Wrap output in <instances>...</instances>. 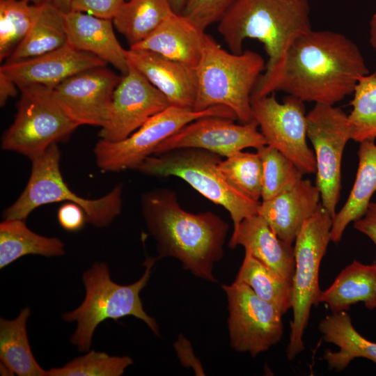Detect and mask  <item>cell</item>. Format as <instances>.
I'll list each match as a JSON object with an SVG mask.
<instances>
[{"instance_id": "1", "label": "cell", "mask_w": 376, "mask_h": 376, "mask_svg": "<svg viewBox=\"0 0 376 376\" xmlns=\"http://www.w3.org/2000/svg\"><path fill=\"white\" fill-rule=\"evenodd\" d=\"M369 69L356 43L345 35L313 29L289 47L275 85L303 102L334 105L354 93Z\"/></svg>"}, {"instance_id": "2", "label": "cell", "mask_w": 376, "mask_h": 376, "mask_svg": "<svg viewBox=\"0 0 376 376\" xmlns=\"http://www.w3.org/2000/svg\"><path fill=\"white\" fill-rule=\"evenodd\" d=\"M141 207L146 228L156 242L158 260L175 258L196 277L217 281L213 267L223 257L229 229L224 220L211 212L185 211L169 189L143 193Z\"/></svg>"}, {"instance_id": "3", "label": "cell", "mask_w": 376, "mask_h": 376, "mask_svg": "<svg viewBox=\"0 0 376 376\" xmlns=\"http://www.w3.org/2000/svg\"><path fill=\"white\" fill-rule=\"evenodd\" d=\"M312 29L308 0H236L219 20L218 31L232 53L243 52L244 41L256 39L268 56L251 100L274 93L288 50Z\"/></svg>"}, {"instance_id": "4", "label": "cell", "mask_w": 376, "mask_h": 376, "mask_svg": "<svg viewBox=\"0 0 376 376\" xmlns=\"http://www.w3.org/2000/svg\"><path fill=\"white\" fill-rule=\"evenodd\" d=\"M157 260V257H146L142 276L126 285L111 280L109 269L104 262L95 263L83 274L84 299L77 308L63 313L61 317L65 322L77 323L70 342L79 352L90 350L96 328L108 319L117 321L132 315L143 321L155 335L159 336L157 322L146 313L140 298V292L147 285Z\"/></svg>"}, {"instance_id": "5", "label": "cell", "mask_w": 376, "mask_h": 376, "mask_svg": "<svg viewBox=\"0 0 376 376\" xmlns=\"http://www.w3.org/2000/svg\"><path fill=\"white\" fill-rule=\"evenodd\" d=\"M265 66L258 53L249 49L241 54L228 52L205 34L196 67L198 83L193 109L223 105L234 112L240 123L251 122L252 92Z\"/></svg>"}, {"instance_id": "6", "label": "cell", "mask_w": 376, "mask_h": 376, "mask_svg": "<svg viewBox=\"0 0 376 376\" xmlns=\"http://www.w3.org/2000/svg\"><path fill=\"white\" fill-rule=\"evenodd\" d=\"M221 160V156L206 150L182 148L152 155L136 170L151 176L182 178L228 210L234 230L242 220L258 214L260 202L244 195L226 180L219 169Z\"/></svg>"}, {"instance_id": "7", "label": "cell", "mask_w": 376, "mask_h": 376, "mask_svg": "<svg viewBox=\"0 0 376 376\" xmlns=\"http://www.w3.org/2000/svg\"><path fill=\"white\" fill-rule=\"evenodd\" d=\"M61 152L57 143L50 146L31 161V175L19 198L3 212L4 219L25 220L36 208L52 203L67 201L79 205L85 212L86 222L95 227L110 225L123 205V186L118 185L97 199H86L72 192L60 170Z\"/></svg>"}, {"instance_id": "8", "label": "cell", "mask_w": 376, "mask_h": 376, "mask_svg": "<svg viewBox=\"0 0 376 376\" xmlns=\"http://www.w3.org/2000/svg\"><path fill=\"white\" fill-rule=\"evenodd\" d=\"M332 216L320 203L315 213L303 225L295 241V269L292 280V320L286 354L294 359L304 350L303 335L313 306L320 302L321 261L331 241Z\"/></svg>"}, {"instance_id": "9", "label": "cell", "mask_w": 376, "mask_h": 376, "mask_svg": "<svg viewBox=\"0 0 376 376\" xmlns=\"http://www.w3.org/2000/svg\"><path fill=\"white\" fill-rule=\"evenodd\" d=\"M19 88L17 113L2 138L1 148L32 161L52 144L65 141L80 125L57 102L52 88L40 85Z\"/></svg>"}, {"instance_id": "10", "label": "cell", "mask_w": 376, "mask_h": 376, "mask_svg": "<svg viewBox=\"0 0 376 376\" xmlns=\"http://www.w3.org/2000/svg\"><path fill=\"white\" fill-rule=\"evenodd\" d=\"M219 116L236 120L228 107L217 105L203 111L169 106L150 118L124 140L109 142L100 139L93 152L98 168L107 172L136 169L165 139L187 124L202 117Z\"/></svg>"}, {"instance_id": "11", "label": "cell", "mask_w": 376, "mask_h": 376, "mask_svg": "<svg viewBox=\"0 0 376 376\" xmlns=\"http://www.w3.org/2000/svg\"><path fill=\"white\" fill-rule=\"evenodd\" d=\"M306 117L307 137L316 162L315 185L321 204L334 217L340 196L342 157L352 139L348 115L334 105L315 104Z\"/></svg>"}, {"instance_id": "12", "label": "cell", "mask_w": 376, "mask_h": 376, "mask_svg": "<svg viewBox=\"0 0 376 376\" xmlns=\"http://www.w3.org/2000/svg\"><path fill=\"white\" fill-rule=\"evenodd\" d=\"M228 301L230 346L255 357L278 343L283 334V315L247 285H222Z\"/></svg>"}, {"instance_id": "13", "label": "cell", "mask_w": 376, "mask_h": 376, "mask_svg": "<svg viewBox=\"0 0 376 376\" xmlns=\"http://www.w3.org/2000/svg\"><path fill=\"white\" fill-rule=\"evenodd\" d=\"M251 108L267 145L290 159L303 174L315 173L314 152L306 141L304 102L288 95L279 102L273 93L251 100Z\"/></svg>"}, {"instance_id": "14", "label": "cell", "mask_w": 376, "mask_h": 376, "mask_svg": "<svg viewBox=\"0 0 376 376\" xmlns=\"http://www.w3.org/2000/svg\"><path fill=\"white\" fill-rule=\"evenodd\" d=\"M116 88L108 120L99 133L100 139H125L150 118L171 106L169 100L133 65Z\"/></svg>"}, {"instance_id": "15", "label": "cell", "mask_w": 376, "mask_h": 376, "mask_svg": "<svg viewBox=\"0 0 376 376\" xmlns=\"http://www.w3.org/2000/svg\"><path fill=\"white\" fill-rule=\"evenodd\" d=\"M233 120L219 116L198 118L163 141L153 155L178 148H196L227 157L246 148L258 149L267 145L258 130L256 120L245 124H235Z\"/></svg>"}, {"instance_id": "16", "label": "cell", "mask_w": 376, "mask_h": 376, "mask_svg": "<svg viewBox=\"0 0 376 376\" xmlns=\"http://www.w3.org/2000/svg\"><path fill=\"white\" fill-rule=\"evenodd\" d=\"M122 76L105 66L79 72L52 88L54 98L79 125L106 124L114 91Z\"/></svg>"}, {"instance_id": "17", "label": "cell", "mask_w": 376, "mask_h": 376, "mask_svg": "<svg viewBox=\"0 0 376 376\" xmlns=\"http://www.w3.org/2000/svg\"><path fill=\"white\" fill-rule=\"evenodd\" d=\"M96 56L79 51L68 43L44 54L16 61L4 62L0 72L18 88L40 85L53 88L68 77L85 70L105 66Z\"/></svg>"}, {"instance_id": "18", "label": "cell", "mask_w": 376, "mask_h": 376, "mask_svg": "<svg viewBox=\"0 0 376 376\" xmlns=\"http://www.w3.org/2000/svg\"><path fill=\"white\" fill-rule=\"evenodd\" d=\"M125 56L128 63L164 94L171 106L193 109L198 83L196 68L146 50L130 48Z\"/></svg>"}, {"instance_id": "19", "label": "cell", "mask_w": 376, "mask_h": 376, "mask_svg": "<svg viewBox=\"0 0 376 376\" xmlns=\"http://www.w3.org/2000/svg\"><path fill=\"white\" fill-rule=\"evenodd\" d=\"M320 192L309 180H301L291 189L262 201L258 214L281 240L293 244L304 223L320 205Z\"/></svg>"}, {"instance_id": "20", "label": "cell", "mask_w": 376, "mask_h": 376, "mask_svg": "<svg viewBox=\"0 0 376 376\" xmlns=\"http://www.w3.org/2000/svg\"><path fill=\"white\" fill-rule=\"evenodd\" d=\"M63 19L70 45L111 64L123 75L127 72L126 49L116 37L112 19L72 10L63 13Z\"/></svg>"}, {"instance_id": "21", "label": "cell", "mask_w": 376, "mask_h": 376, "mask_svg": "<svg viewBox=\"0 0 376 376\" xmlns=\"http://www.w3.org/2000/svg\"><path fill=\"white\" fill-rule=\"evenodd\" d=\"M237 245L260 260L283 279L292 281L295 269L294 246L281 240L265 219L256 214L242 220L233 230L228 242Z\"/></svg>"}, {"instance_id": "22", "label": "cell", "mask_w": 376, "mask_h": 376, "mask_svg": "<svg viewBox=\"0 0 376 376\" xmlns=\"http://www.w3.org/2000/svg\"><path fill=\"white\" fill-rule=\"evenodd\" d=\"M205 33L182 14L173 13L148 37L130 49L146 50L196 68L201 59Z\"/></svg>"}, {"instance_id": "23", "label": "cell", "mask_w": 376, "mask_h": 376, "mask_svg": "<svg viewBox=\"0 0 376 376\" xmlns=\"http://www.w3.org/2000/svg\"><path fill=\"white\" fill-rule=\"evenodd\" d=\"M318 329L324 341L333 343L339 350H326L322 359L330 370L341 371L357 358H365L376 364V343L364 338L354 327L347 311L332 313L323 318Z\"/></svg>"}, {"instance_id": "24", "label": "cell", "mask_w": 376, "mask_h": 376, "mask_svg": "<svg viewBox=\"0 0 376 376\" xmlns=\"http://www.w3.org/2000/svg\"><path fill=\"white\" fill-rule=\"evenodd\" d=\"M359 143V165L354 185L347 201L332 218L330 237L334 242L340 241L350 223L364 215L376 192V143L375 140H366Z\"/></svg>"}, {"instance_id": "25", "label": "cell", "mask_w": 376, "mask_h": 376, "mask_svg": "<svg viewBox=\"0 0 376 376\" xmlns=\"http://www.w3.org/2000/svg\"><path fill=\"white\" fill-rule=\"evenodd\" d=\"M320 302L328 305L332 313L347 311L359 302L369 310L376 309V263L353 260L322 291Z\"/></svg>"}, {"instance_id": "26", "label": "cell", "mask_w": 376, "mask_h": 376, "mask_svg": "<svg viewBox=\"0 0 376 376\" xmlns=\"http://www.w3.org/2000/svg\"><path fill=\"white\" fill-rule=\"evenodd\" d=\"M64 254L65 244L59 238L34 233L23 219H4L0 224L1 269L27 255L59 257Z\"/></svg>"}, {"instance_id": "27", "label": "cell", "mask_w": 376, "mask_h": 376, "mask_svg": "<svg viewBox=\"0 0 376 376\" xmlns=\"http://www.w3.org/2000/svg\"><path fill=\"white\" fill-rule=\"evenodd\" d=\"M30 315L29 307H25L14 320L0 318V360L19 376H47L29 344L26 323Z\"/></svg>"}, {"instance_id": "28", "label": "cell", "mask_w": 376, "mask_h": 376, "mask_svg": "<svg viewBox=\"0 0 376 376\" xmlns=\"http://www.w3.org/2000/svg\"><path fill=\"white\" fill-rule=\"evenodd\" d=\"M67 43L63 12L43 1L29 33L5 62L13 63L36 57Z\"/></svg>"}, {"instance_id": "29", "label": "cell", "mask_w": 376, "mask_h": 376, "mask_svg": "<svg viewBox=\"0 0 376 376\" xmlns=\"http://www.w3.org/2000/svg\"><path fill=\"white\" fill-rule=\"evenodd\" d=\"M173 13L168 0H128L112 22L130 47L148 37Z\"/></svg>"}, {"instance_id": "30", "label": "cell", "mask_w": 376, "mask_h": 376, "mask_svg": "<svg viewBox=\"0 0 376 376\" xmlns=\"http://www.w3.org/2000/svg\"><path fill=\"white\" fill-rule=\"evenodd\" d=\"M234 282L247 285L282 315L292 307V281L283 279L246 251Z\"/></svg>"}, {"instance_id": "31", "label": "cell", "mask_w": 376, "mask_h": 376, "mask_svg": "<svg viewBox=\"0 0 376 376\" xmlns=\"http://www.w3.org/2000/svg\"><path fill=\"white\" fill-rule=\"evenodd\" d=\"M43 1L0 0V61L6 60L27 36Z\"/></svg>"}, {"instance_id": "32", "label": "cell", "mask_w": 376, "mask_h": 376, "mask_svg": "<svg viewBox=\"0 0 376 376\" xmlns=\"http://www.w3.org/2000/svg\"><path fill=\"white\" fill-rule=\"evenodd\" d=\"M256 150L263 166L262 201L276 196L302 180L303 173L276 149L265 145Z\"/></svg>"}, {"instance_id": "33", "label": "cell", "mask_w": 376, "mask_h": 376, "mask_svg": "<svg viewBox=\"0 0 376 376\" xmlns=\"http://www.w3.org/2000/svg\"><path fill=\"white\" fill-rule=\"evenodd\" d=\"M348 118L352 139L357 142L376 139V72L361 77L350 102Z\"/></svg>"}, {"instance_id": "34", "label": "cell", "mask_w": 376, "mask_h": 376, "mask_svg": "<svg viewBox=\"0 0 376 376\" xmlns=\"http://www.w3.org/2000/svg\"><path fill=\"white\" fill-rule=\"evenodd\" d=\"M219 169L226 180L250 198L260 201L263 166L258 152L238 151L221 160Z\"/></svg>"}, {"instance_id": "35", "label": "cell", "mask_w": 376, "mask_h": 376, "mask_svg": "<svg viewBox=\"0 0 376 376\" xmlns=\"http://www.w3.org/2000/svg\"><path fill=\"white\" fill-rule=\"evenodd\" d=\"M132 363L128 356H110L92 350L62 367L47 370V376H121Z\"/></svg>"}, {"instance_id": "36", "label": "cell", "mask_w": 376, "mask_h": 376, "mask_svg": "<svg viewBox=\"0 0 376 376\" xmlns=\"http://www.w3.org/2000/svg\"><path fill=\"white\" fill-rule=\"evenodd\" d=\"M236 0H187L181 13L202 30L219 21Z\"/></svg>"}, {"instance_id": "37", "label": "cell", "mask_w": 376, "mask_h": 376, "mask_svg": "<svg viewBox=\"0 0 376 376\" xmlns=\"http://www.w3.org/2000/svg\"><path fill=\"white\" fill-rule=\"evenodd\" d=\"M125 0H73L71 10L112 19Z\"/></svg>"}, {"instance_id": "38", "label": "cell", "mask_w": 376, "mask_h": 376, "mask_svg": "<svg viewBox=\"0 0 376 376\" xmlns=\"http://www.w3.org/2000/svg\"><path fill=\"white\" fill-rule=\"evenodd\" d=\"M57 219L60 226L69 232L80 230L86 222L84 210L72 202H66L59 207Z\"/></svg>"}, {"instance_id": "39", "label": "cell", "mask_w": 376, "mask_h": 376, "mask_svg": "<svg viewBox=\"0 0 376 376\" xmlns=\"http://www.w3.org/2000/svg\"><path fill=\"white\" fill-rule=\"evenodd\" d=\"M173 347L183 366L194 369L196 375H205L201 363L195 356L190 342L182 334L179 335Z\"/></svg>"}, {"instance_id": "40", "label": "cell", "mask_w": 376, "mask_h": 376, "mask_svg": "<svg viewBox=\"0 0 376 376\" xmlns=\"http://www.w3.org/2000/svg\"><path fill=\"white\" fill-rule=\"evenodd\" d=\"M354 228L368 237L376 247V202H370L366 213L354 222Z\"/></svg>"}, {"instance_id": "41", "label": "cell", "mask_w": 376, "mask_h": 376, "mask_svg": "<svg viewBox=\"0 0 376 376\" xmlns=\"http://www.w3.org/2000/svg\"><path fill=\"white\" fill-rule=\"evenodd\" d=\"M17 86L4 74L0 72V104L4 106L8 99L15 96Z\"/></svg>"}, {"instance_id": "42", "label": "cell", "mask_w": 376, "mask_h": 376, "mask_svg": "<svg viewBox=\"0 0 376 376\" xmlns=\"http://www.w3.org/2000/svg\"><path fill=\"white\" fill-rule=\"evenodd\" d=\"M72 1L73 0H43V1L50 3L63 13L68 12L71 10Z\"/></svg>"}, {"instance_id": "43", "label": "cell", "mask_w": 376, "mask_h": 376, "mask_svg": "<svg viewBox=\"0 0 376 376\" xmlns=\"http://www.w3.org/2000/svg\"><path fill=\"white\" fill-rule=\"evenodd\" d=\"M369 35L370 44L376 52V12L373 15L370 21Z\"/></svg>"}, {"instance_id": "44", "label": "cell", "mask_w": 376, "mask_h": 376, "mask_svg": "<svg viewBox=\"0 0 376 376\" xmlns=\"http://www.w3.org/2000/svg\"><path fill=\"white\" fill-rule=\"evenodd\" d=\"M172 10L177 14H181L187 0H168Z\"/></svg>"}, {"instance_id": "45", "label": "cell", "mask_w": 376, "mask_h": 376, "mask_svg": "<svg viewBox=\"0 0 376 376\" xmlns=\"http://www.w3.org/2000/svg\"><path fill=\"white\" fill-rule=\"evenodd\" d=\"M0 373L1 375L3 376H11L15 375L14 372L6 364L2 362H0Z\"/></svg>"}, {"instance_id": "46", "label": "cell", "mask_w": 376, "mask_h": 376, "mask_svg": "<svg viewBox=\"0 0 376 376\" xmlns=\"http://www.w3.org/2000/svg\"><path fill=\"white\" fill-rule=\"evenodd\" d=\"M27 1L33 2V3H38V2L43 1V0H27Z\"/></svg>"}]
</instances>
